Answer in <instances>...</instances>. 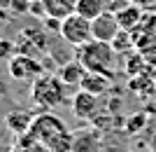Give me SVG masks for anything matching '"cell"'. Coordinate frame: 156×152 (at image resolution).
Listing matches in <instances>:
<instances>
[{
    "instance_id": "obj_21",
    "label": "cell",
    "mask_w": 156,
    "mask_h": 152,
    "mask_svg": "<svg viewBox=\"0 0 156 152\" xmlns=\"http://www.w3.org/2000/svg\"><path fill=\"white\" fill-rule=\"evenodd\" d=\"M12 0H0V19H9L12 17Z\"/></svg>"
},
{
    "instance_id": "obj_1",
    "label": "cell",
    "mask_w": 156,
    "mask_h": 152,
    "mask_svg": "<svg viewBox=\"0 0 156 152\" xmlns=\"http://www.w3.org/2000/svg\"><path fill=\"white\" fill-rule=\"evenodd\" d=\"M30 101L42 113H49L68 101V84L58 77V73H42L35 82H30Z\"/></svg>"
},
{
    "instance_id": "obj_9",
    "label": "cell",
    "mask_w": 156,
    "mask_h": 152,
    "mask_svg": "<svg viewBox=\"0 0 156 152\" xmlns=\"http://www.w3.org/2000/svg\"><path fill=\"white\" fill-rule=\"evenodd\" d=\"M35 122V115L30 110H23V108H16V110H9L5 115V126L7 131L14 133V136H26L30 133V126Z\"/></svg>"
},
{
    "instance_id": "obj_15",
    "label": "cell",
    "mask_w": 156,
    "mask_h": 152,
    "mask_svg": "<svg viewBox=\"0 0 156 152\" xmlns=\"http://www.w3.org/2000/svg\"><path fill=\"white\" fill-rule=\"evenodd\" d=\"M77 12L86 19H96L98 14L107 12V0H77Z\"/></svg>"
},
{
    "instance_id": "obj_23",
    "label": "cell",
    "mask_w": 156,
    "mask_h": 152,
    "mask_svg": "<svg viewBox=\"0 0 156 152\" xmlns=\"http://www.w3.org/2000/svg\"><path fill=\"white\" fill-rule=\"evenodd\" d=\"M149 75L154 77V82H156V61H151V68H149Z\"/></svg>"
},
{
    "instance_id": "obj_11",
    "label": "cell",
    "mask_w": 156,
    "mask_h": 152,
    "mask_svg": "<svg viewBox=\"0 0 156 152\" xmlns=\"http://www.w3.org/2000/svg\"><path fill=\"white\" fill-rule=\"evenodd\" d=\"M84 75H86V68H84V63H82L77 56H75L72 61H65L63 66L58 68V77L63 80L68 87H77V89H79Z\"/></svg>"
},
{
    "instance_id": "obj_10",
    "label": "cell",
    "mask_w": 156,
    "mask_h": 152,
    "mask_svg": "<svg viewBox=\"0 0 156 152\" xmlns=\"http://www.w3.org/2000/svg\"><path fill=\"white\" fill-rule=\"evenodd\" d=\"M112 80H114V77H110V75L86 70V75H84V80H82L79 89H84V91H91V94H96V96H105V94L112 89Z\"/></svg>"
},
{
    "instance_id": "obj_18",
    "label": "cell",
    "mask_w": 156,
    "mask_h": 152,
    "mask_svg": "<svg viewBox=\"0 0 156 152\" xmlns=\"http://www.w3.org/2000/svg\"><path fill=\"white\" fill-rule=\"evenodd\" d=\"M144 126H147V115L140 113V115H135V117H128L126 131H140V129H144Z\"/></svg>"
},
{
    "instance_id": "obj_13",
    "label": "cell",
    "mask_w": 156,
    "mask_h": 152,
    "mask_svg": "<svg viewBox=\"0 0 156 152\" xmlns=\"http://www.w3.org/2000/svg\"><path fill=\"white\" fill-rule=\"evenodd\" d=\"M144 17V9L135 2H130L128 7H124L121 12H117V19H119V26L124 28V31H135L140 26V21Z\"/></svg>"
},
{
    "instance_id": "obj_8",
    "label": "cell",
    "mask_w": 156,
    "mask_h": 152,
    "mask_svg": "<svg viewBox=\"0 0 156 152\" xmlns=\"http://www.w3.org/2000/svg\"><path fill=\"white\" fill-rule=\"evenodd\" d=\"M91 28H93V40H103V42H112L119 35L121 26L114 12H103L96 19H91Z\"/></svg>"
},
{
    "instance_id": "obj_20",
    "label": "cell",
    "mask_w": 156,
    "mask_h": 152,
    "mask_svg": "<svg viewBox=\"0 0 156 152\" xmlns=\"http://www.w3.org/2000/svg\"><path fill=\"white\" fill-rule=\"evenodd\" d=\"M130 2H133V0H107V12H121V9H124V7H128Z\"/></svg>"
},
{
    "instance_id": "obj_22",
    "label": "cell",
    "mask_w": 156,
    "mask_h": 152,
    "mask_svg": "<svg viewBox=\"0 0 156 152\" xmlns=\"http://www.w3.org/2000/svg\"><path fill=\"white\" fill-rule=\"evenodd\" d=\"M133 2H135V5H140V7H147V5H151L154 0H133Z\"/></svg>"
},
{
    "instance_id": "obj_6",
    "label": "cell",
    "mask_w": 156,
    "mask_h": 152,
    "mask_svg": "<svg viewBox=\"0 0 156 152\" xmlns=\"http://www.w3.org/2000/svg\"><path fill=\"white\" fill-rule=\"evenodd\" d=\"M49 31H47L44 26H28L23 28L19 33V38H16V52L21 54H30V56H35V54H42L47 52V47H49Z\"/></svg>"
},
{
    "instance_id": "obj_5",
    "label": "cell",
    "mask_w": 156,
    "mask_h": 152,
    "mask_svg": "<svg viewBox=\"0 0 156 152\" xmlns=\"http://www.w3.org/2000/svg\"><path fill=\"white\" fill-rule=\"evenodd\" d=\"M7 73L16 82H35L40 75L44 73V66H42V61H37L30 54L16 52L12 59L7 61Z\"/></svg>"
},
{
    "instance_id": "obj_24",
    "label": "cell",
    "mask_w": 156,
    "mask_h": 152,
    "mask_svg": "<svg viewBox=\"0 0 156 152\" xmlns=\"http://www.w3.org/2000/svg\"><path fill=\"white\" fill-rule=\"evenodd\" d=\"M0 94H2V91H0Z\"/></svg>"
},
{
    "instance_id": "obj_2",
    "label": "cell",
    "mask_w": 156,
    "mask_h": 152,
    "mask_svg": "<svg viewBox=\"0 0 156 152\" xmlns=\"http://www.w3.org/2000/svg\"><path fill=\"white\" fill-rule=\"evenodd\" d=\"M30 136L37 138L40 143H44L51 152H68L72 145V133L65 129V124L58 117L49 113H42L35 117L30 126Z\"/></svg>"
},
{
    "instance_id": "obj_14",
    "label": "cell",
    "mask_w": 156,
    "mask_h": 152,
    "mask_svg": "<svg viewBox=\"0 0 156 152\" xmlns=\"http://www.w3.org/2000/svg\"><path fill=\"white\" fill-rule=\"evenodd\" d=\"M42 5L47 9V17H56L61 21L77 12V0H42Z\"/></svg>"
},
{
    "instance_id": "obj_19",
    "label": "cell",
    "mask_w": 156,
    "mask_h": 152,
    "mask_svg": "<svg viewBox=\"0 0 156 152\" xmlns=\"http://www.w3.org/2000/svg\"><path fill=\"white\" fill-rule=\"evenodd\" d=\"M28 14L37 17V19H44L47 17V9L42 5V0H30V7H28Z\"/></svg>"
},
{
    "instance_id": "obj_17",
    "label": "cell",
    "mask_w": 156,
    "mask_h": 152,
    "mask_svg": "<svg viewBox=\"0 0 156 152\" xmlns=\"http://www.w3.org/2000/svg\"><path fill=\"white\" fill-rule=\"evenodd\" d=\"M14 54H16V42L0 38V61H9Z\"/></svg>"
},
{
    "instance_id": "obj_4",
    "label": "cell",
    "mask_w": 156,
    "mask_h": 152,
    "mask_svg": "<svg viewBox=\"0 0 156 152\" xmlns=\"http://www.w3.org/2000/svg\"><path fill=\"white\" fill-rule=\"evenodd\" d=\"M61 38L68 42L70 47H82L86 42H91L93 40V28H91V19H86L84 14H70V17H65L61 21Z\"/></svg>"
},
{
    "instance_id": "obj_7",
    "label": "cell",
    "mask_w": 156,
    "mask_h": 152,
    "mask_svg": "<svg viewBox=\"0 0 156 152\" xmlns=\"http://www.w3.org/2000/svg\"><path fill=\"white\" fill-rule=\"evenodd\" d=\"M72 106V115L77 119H84V122H93V119L100 115V96L91 91H84V89H79L70 101Z\"/></svg>"
},
{
    "instance_id": "obj_12",
    "label": "cell",
    "mask_w": 156,
    "mask_h": 152,
    "mask_svg": "<svg viewBox=\"0 0 156 152\" xmlns=\"http://www.w3.org/2000/svg\"><path fill=\"white\" fill-rule=\"evenodd\" d=\"M100 136L98 131H77L72 133V145H70V152H98V145H100Z\"/></svg>"
},
{
    "instance_id": "obj_16",
    "label": "cell",
    "mask_w": 156,
    "mask_h": 152,
    "mask_svg": "<svg viewBox=\"0 0 156 152\" xmlns=\"http://www.w3.org/2000/svg\"><path fill=\"white\" fill-rule=\"evenodd\" d=\"M135 45V35H133V31H119V35L114 40H112V47L117 49V52H128L130 47Z\"/></svg>"
},
{
    "instance_id": "obj_3",
    "label": "cell",
    "mask_w": 156,
    "mask_h": 152,
    "mask_svg": "<svg viewBox=\"0 0 156 152\" xmlns=\"http://www.w3.org/2000/svg\"><path fill=\"white\" fill-rule=\"evenodd\" d=\"M75 56L84 63L86 70L103 73V75H110V77H114V73H117V49L112 47V42L91 40V42L77 47Z\"/></svg>"
}]
</instances>
